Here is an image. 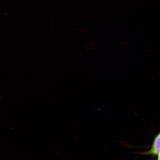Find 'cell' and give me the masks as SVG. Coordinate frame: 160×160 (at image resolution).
<instances>
[{
	"mask_svg": "<svg viewBox=\"0 0 160 160\" xmlns=\"http://www.w3.org/2000/svg\"><path fill=\"white\" fill-rule=\"evenodd\" d=\"M160 152V133L154 139L151 149L148 151L141 152L139 153L143 155L158 156Z\"/></svg>",
	"mask_w": 160,
	"mask_h": 160,
	"instance_id": "6da1fadb",
	"label": "cell"
},
{
	"mask_svg": "<svg viewBox=\"0 0 160 160\" xmlns=\"http://www.w3.org/2000/svg\"><path fill=\"white\" fill-rule=\"evenodd\" d=\"M158 160H160V152L158 155Z\"/></svg>",
	"mask_w": 160,
	"mask_h": 160,
	"instance_id": "7a4b0ae2",
	"label": "cell"
}]
</instances>
